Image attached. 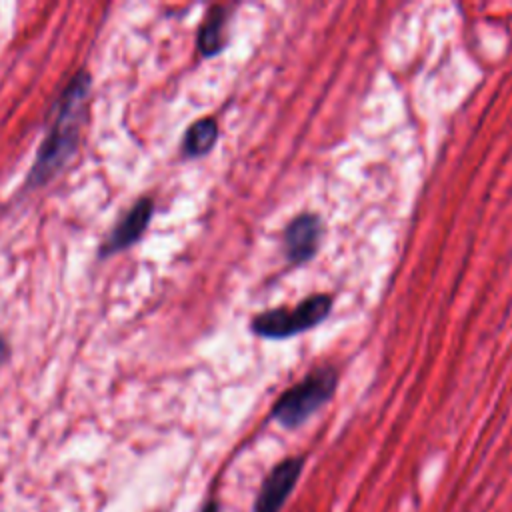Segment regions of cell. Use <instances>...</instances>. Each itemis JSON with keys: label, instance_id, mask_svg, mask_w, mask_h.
Instances as JSON below:
<instances>
[{"label": "cell", "instance_id": "1", "mask_svg": "<svg viewBox=\"0 0 512 512\" xmlns=\"http://www.w3.org/2000/svg\"><path fill=\"white\" fill-rule=\"evenodd\" d=\"M88 90H90V76L88 72L80 70L70 80V84L66 86V90L62 92L56 104V116H54L52 128L38 150L34 168L30 170L32 184L46 182L74 152L78 130H80L78 120H80Z\"/></svg>", "mask_w": 512, "mask_h": 512}, {"label": "cell", "instance_id": "2", "mask_svg": "<svg viewBox=\"0 0 512 512\" xmlns=\"http://www.w3.org/2000/svg\"><path fill=\"white\" fill-rule=\"evenodd\" d=\"M336 386L338 372L334 368H316L276 400L272 406V418L284 428H296L334 396Z\"/></svg>", "mask_w": 512, "mask_h": 512}, {"label": "cell", "instance_id": "3", "mask_svg": "<svg viewBox=\"0 0 512 512\" xmlns=\"http://www.w3.org/2000/svg\"><path fill=\"white\" fill-rule=\"evenodd\" d=\"M328 294H312L294 308H272L252 320V330L262 338H286L318 326L330 312Z\"/></svg>", "mask_w": 512, "mask_h": 512}, {"label": "cell", "instance_id": "4", "mask_svg": "<svg viewBox=\"0 0 512 512\" xmlns=\"http://www.w3.org/2000/svg\"><path fill=\"white\" fill-rule=\"evenodd\" d=\"M304 462L306 460L302 456H288L280 460L262 480L254 500V512H280L302 476Z\"/></svg>", "mask_w": 512, "mask_h": 512}, {"label": "cell", "instance_id": "5", "mask_svg": "<svg viewBox=\"0 0 512 512\" xmlns=\"http://www.w3.org/2000/svg\"><path fill=\"white\" fill-rule=\"evenodd\" d=\"M322 222L316 214L304 212L296 216L284 230V254L290 262L310 260L320 244Z\"/></svg>", "mask_w": 512, "mask_h": 512}, {"label": "cell", "instance_id": "6", "mask_svg": "<svg viewBox=\"0 0 512 512\" xmlns=\"http://www.w3.org/2000/svg\"><path fill=\"white\" fill-rule=\"evenodd\" d=\"M154 204L150 198H140L130 212L122 218V222L116 226V230L110 234L106 246L102 248V254H110V252H118L130 244H134L142 232L148 226V220L152 216Z\"/></svg>", "mask_w": 512, "mask_h": 512}, {"label": "cell", "instance_id": "7", "mask_svg": "<svg viewBox=\"0 0 512 512\" xmlns=\"http://www.w3.org/2000/svg\"><path fill=\"white\" fill-rule=\"evenodd\" d=\"M218 138V124L214 118H200L196 120L184 134L182 148L186 156H204L212 150Z\"/></svg>", "mask_w": 512, "mask_h": 512}, {"label": "cell", "instance_id": "8", "mask_svg": "<svg viewBox=\"0 0 512 512\" xmlns=\"http://www.w3.org/2000/svg\"><path fill=\"white\" fill-rule=\"evenodd\" d=\"M224 24H226V12L222 6H214L204 24L198 32V50L204 56H214L222 50L224 44Z\"/></svg>", "mask_w": 512, "mask_h": 512}, {"label": "cell", "instance_id": "9", "mask_svg": "<svg viewBox=\"0 0 512 512\" xmlns=\"http://www.w3.org/2000/svg\"><path fill=\"white\" fill-rule=\"evenodd\" d=\"M8 356H10V348H8L6 340L0 336V364H2V362H6V360H8Z\"/></svg>", "mask_w": 512, "mask_h": 512}, {"label": "cell", "instance_id": "10", "mask_svg": "<svg viewBox=\"0 0 512 512\" xmlns=\"http://www.w3.org/2000/svg\"><path fill=\"white\" fill-rule=\"evenodd\" d=\"M202 512H220V504H218L216 500H210V502H206V504H204Z\"/></svg>", "mask_w": 512, "mask_h": 512}]
</instances>
